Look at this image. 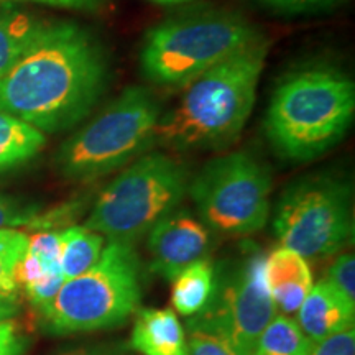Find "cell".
Masks as SVG:
<instances>
[{"label": "cell", "mask_w": 355, "mask_h": 355, "mask_svg": "<svg viewBox=\"0 0 355 355\" xmlns=\"http://www.w3.org/2000/svg\"><path fill=\"white\" fill-rule=\"evenodd\" d=\"M268 50L261 37L194 79L176 107L159 117L155 144L189 152L220 150L237 140L254 110Z\"/></svg>", "instance_id": "7a4b0ae2"}, {"label": "cell", "mask_w": 355, "mask_h": 355, "mask_svg": "<svg viewBox=\"0 0 355 355\" xmlns=\"http://www.w3.org/2000/svg\"><path fill=\"white\" fill-rule=\"evenodd\" d=\"M40 212L42 211L37 206H32V204L28 206V204L0 194V229H33Z\"/></svg>", "instance_id": "44dd1931"}, {"label": "cell", "mask_w": 355, "mask_h": 355, "mask_svg": "<svg viewBox=\"0 0 355 355\" xmlns=\"http://www.w3.org/2000/svg\"><path fill=\"white\" fill-rule=\"evenodd\" d=\"M51 24L19 3L0 2V78L32 50Z\"/></svg>", "instance_id": "9a60e30c"}, {"label": "cell", "mask_w": 355, "mask_h": 355, "mask_svg": "<svg viewBox=\"0 0 355 355\" xmlns=\"http://www.w3.org/2000/svg\"><path fill=\"white\" fill-rule=\"evenodd\" d=\"M355 303L329 279L313 286L298 309V322L314 344L354 327Z\"/></svg>", "instance_id": "7c38bea8"}, {"label": "cell", "mask_w": 355, "mask_h": 355, "mask_svg": "<svg viewBox=\"0 0 355 355\" xmlns=\"http://www.w3.org/2000/svg\"><path fill=\"white\" fill-rule=\"evenodd\" d=\"M162 107L148 89L130 86L63 141L56 170L69 181H96L148 152L157 141Z\"/></svg>", "instance_id": "5b68a950"}, {"label": "cell", "mask_w": 355, "mask_h": 355, "mask_svg": "<svg viewBox=\"0 0 355 355\" xmlns=\"http://www.w3.org/2000/svg\"><path fill=\"white\" fill-rule=\"evenodd\" d=\"M273 230L279 245L304 259L337 254L354 235L350 186L322 175L295 181L277 204Z\"/></svg>", "instance_id": "9c48e42d"}, {"label": "cell", "mask_w": 355, "mask_h": 355, "mask_svg": "<svg viewBox=\"0 0 355 355\" xmlns=\"http://www.w3.org/2000/svg\"><path fill=\"white\" fill-rule=\"evenodd\" d=\"M130 345L141 355H189L186 332L171 309L137 311Z\"/></svg>", "instance_id": "5bb4252c"}, {"label": "cell", "mask_w": 355, "mask_h": 355, "mask_svg": "<svg viewBox=\"0 0 355 355\" xmlns=\"http://www.w3.org/2000/svg\"><path fill=\"white\" fill-rule=\"evenodd\" d=\"M209 242V230L201 220L186 211L173 209L148 230L150 272L173 282L186 266L204 259Z\"/></svg>", "instance_id": "8fae6325"}, {"label": "cell", "mask_w": 355, "mask_h": 355, "mask_svg": "<svg viewBox=\"0 0 355 355\" xmlns=\"http://www.w3.org/2000/svg\"><path fill=\"white\" fill-rule=\"evenodd\" d=\"M189 181L183 162L162 152L144 153L101 191L86 227L109 241L133 243L176 209Z\"/></svg>", "instance_id": "52a82bcc"}, {"label": "cell", "mask_w": 355, "mask_h": 355, "mask_svg": "<svg viewBox=\"0 0 355 355\" xmlns=\"http://www.w3.org/2000/svg\"><path fill=\"white\" fill-rule=\"evenodd\" d=\"M313 345L295 319L277 314L260 334L250 355H309Z\"/></svg>", "instance_id": "d6986e66"}, {"label": "cell", "mask_w": 355, "mask_h": 355, "mask_svg": "<svg viewBox=\"0 0 355 355\" xmlns=\"http://www.w3.org/2000/svg\"><path fill=\"white\" fill-rule=\"evenodd\" d=\"M107 51L73 21H53L42 40L0 78V110L43 133L83 122L107 89Z\"/></svg>", "instance_id": "6da1fadb"}, {"label": "cell", "mask_w": 355, "mask_h": 355, "mask_svg": "<svg viewBox=\"0 0 355 355\" xmlns=\"http://www.w3.org/2000/svg\"><path fill=\"white\" fill-rule=\"evenodd\" d=\"M188 345L189 355H234L217 337L201 331H189Z\"/></svg>", "instance_id": "d4e9b609"}, {"label": "cell", "mask_w": 355, "mask_h": 355, "mask_svg": "<svg viewBox=\"0 0 355 355\" xmlns=\"http://www.w3.org/2000/svg\"><path fill=\"white\" fill-rule=\"evenodd\" d=\"M104 250V237L86 225H69L61 230V272L64 279L87 272Z\"/></svg>", "instance_id": "ac0fdd59"}, {"label": "cell", "mask_w": 355, "mask_h": 355, "mask_svg": "<svg viewBox=\"0 0 355 355\" xmlns=\"http://www.w3.org/2000/svg\"><path fill=\"white\" fill-rule=\"evenodd\" d=\"M260 38L254 25L232 12L173 17L146 33L140 50V69L157 86L184 89Z\"/></svg>", "instance_id": "277c9868"}, {"label": "cell", "mask_w": 355, "mask_h": 355, "mask_svg": "<svg viewBox=\"0 0 355 355\" xmlns=\"http://www.w3.org/2000/svg\"><path fill=\"white\" fill-rule=\"evenodd\" d=\"M188 193L207 229L250 235L268 222L272 175L259 158L241 150L211 159L189 181Z\"/></svg>", "instance_id": "ba28073f"}, {"label": "cell", "mask_w": 355, "mask_h": 355, "mask_svg": "<svg viewBox=\"0 0 355 355\" xmlns=\"http://www.w3.org/2000/svg\"><path fill=\"white\" fill-rule=\"evenodd\" d=\"M28 247V234L19 229H0V298L19 301L15 268Z\"/></svg>", "instance_id": "ffe728a7"}, {"label": "cell", "mask_w": 355, "mask_h": 355, "mask_svg": "<svg viewBox=\"0 0 355 355\" xmlns=\"http://www.w3.org/2000/svg\"><path fill=\"white\" fill-rule=\"evenodd\" d=\"M278 311L265 282L260 252L216 270L214 290L206 306L188 318L189 331L217 337L234 355H250Z\"/></svg>", "instance_id": "30bf717a"}, {"label": "cell", "mask_w": 355, "mask_h": 355, "mask_svg": "<svg viewBox=\"0 0 355 355\" xmlns=\"http://www.w3.org/2000/svg\"><path fill=\"white\" fill-rule=\"evenodd\" d=\"M265 282L277 311L290 316L313 288V272L304 257L279 245L265 259Z\"/></svg>", "instance_id": "4fadbf2b"}, {"label": "cell", "mask_w": 355, "mask_h": 355, "mask_svg": "<svg viewBox=\"0 0 355 355\" xmlns=\"http://www.w3.org/2000/svg\"><path fill=\"white\" fill-rule=\"evenodd\" d=\"M46 145V135L15 115L0 110V175L24 166Z\"/></svg>", "instance_id": "2e32d148"}, {"label": "cell", "mask_w": 355, "mask_h": 355, "mask_svg": "<svg viewBox=\"0 0 355 355\" xmlns=\"http://www.w3.org/2000/svg\"><path fill=\"white\" fill-rule=\"evenodd\" d=\"M58 355H122V354L110 347H104V345H92V347L71 349Z\"/></svg>", "instance_id": "83f0119b"}, {"label": "cell", "mask_w": 355, "mask_h": 355, "mask_svg": "<svg viewBox=\"0 0 355 355\" xmlns=\"http://www.w3.org/2000/svg\"><path fill=\"white\" fill-rule=\"evenodd\" d=\"M0 2L37 3V6L69 8V10H83V12H97L105 6V0H0Z\"/></svg>", "instance_id": "484cf974"}, {"label": "cell", "mask_w": 355, "mask_h": 355, "mask_svg": "<svg viewBox=\"0 0 355 355\" xmlns=\"http://www.w3.org/2000/svg\"><path fill=\"white\" fill-rule=\"evenodd\" d=\"M268 6L283 8V10H308V8L322 7L336 0H263Z\"/></svg>", "instance_id": "4316f807"}, {"label": "cell", "mask_w": 355, "mask_h": 355, "mask_svg": "<svg viewBox=\"0 0 355 355\" xmlns=\"http://www.w3.org/2000/svg\"><path fill=\"white\" fill-rule=\"evenodd\" d=\"M354 114V79L331 66H308L275 89L265 132L279 157L308 163L344 139Z\"/></svg>", "instance_id": "3957f363"}, {"label": "cell", "mask_w": 355, "mask_h": 355, "mask_svg": "<svg viewBox=\"0 0 355 355\" xmlns=\"http://www.w3.org/2000/svg\"><path fill=\"white\" fill-rule=\"evenodd\" d=\"M19 309H20L19 301L0 298V321H3V319H8V318H13L17 313H19Z\"/></svg>", "instance_id": "f1b7e54d"}, {"label": "cell", "mask_w": 355, "mask_h": 355, "mask_svg": "<svg viewBox=\"0 0 355 355\" xmlns=\"http://www.w3.org/2000/svg\"><path fill=\"white\" fill-rule=\"evenodd\" d=\"M327 279L337 290L343 291L350 301L355 303V259L354 254H340L331 265Z\"/></svg>", "instance_id": "7402d4cb"}, {"label": "cell", "mask_w": 355, "mask_h": 355, "mask_svg": "<svg viewBox=\"0 0 355 355\" xmlns=\"http://www.w3.org/2000/svg\"><path fill=\"white\" fill-rule=\"evenodd\" d=\"M30 339L13 318L0 321V355H25Z\"/></svg>", "instance_id": "603a6c76"}, {"label": "cell", "mask_w": 355, "mask_h": 355, "mask_svg": "<svg viewBox=\"0 0 355 355\" xmlns=\"http://www.w3.org/2000/svg\"><path fill=\"white\" fill-rule=\"evenodd\" d=\"M309 355H355V331L354 327L319 340L313 345Z\"/></svg>", "instance_id": "cb8c5ba5"}, {"label": "cell", "mask_w": 355, "mask_h": 355, "mask_svg": "<svg viewBox=\"0 0 355 355\" xmlns=\"http://www.w3.org/2000/svg\"><path fill=\"white\" fill-rule=\"evenodd\" d=\"M140 301L141 263L135 247L109 241L87 272L66 279L43 319L56 336L114 329L139 311Z\"/></svg>", "instance_id": "8992f818"}, {"label": "cell", "mask_w": 355, "mask_h": 355, "mask_svg": "<svg viewBox=\"0 0 355 355\" xmlns=\"http://www.w3.org/2000/svg\"><path fill=\"white\" fill-rule=\"evenodd\" d=\"M214 278V263L206 259L194 261L178 273L171 282V304L176 313L186 318L198 314L211 298Z\"/></svg>", "instance_id": "e0dca14e"}, {"label": "cell", "mask_w": 355, "mask_h": 355, "mask_svg": "<svg viewBox=\"0 0 355 355\" xmlns=\"http://www.w3.org/2000/svg\"><path fill=\"white\" fill-rule=\"evenodd\" d=\"M150 2L159 3V6H181V3L193 2V0H150Z\"/></svg>", "instance_id": "f546056e"}]
</instances>
